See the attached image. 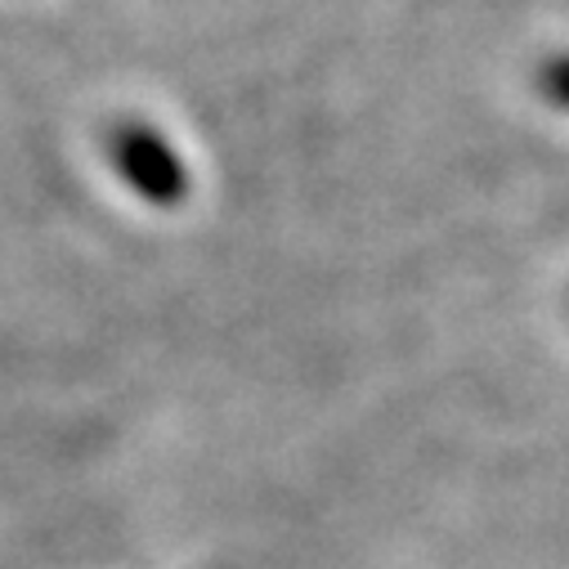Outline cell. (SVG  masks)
<instances>
[{
  "instance_id": "6da1fadb",
  "label": "cell",
  "mask_w": 569,
  "mask_h": 569,
  "mask_svg": "<svg viewBox=\"0 0 569 569\" xmlns=\"http://www.w3.org/2000/svg\"><path fill=\"white\" fill-rule=\"evenodd\" d=\"M134 153H130V176L144 184L149 193H176L180 171L171 167V158L162 153V144H149V139H130Z\"/></svg>"
}]
</instances>
